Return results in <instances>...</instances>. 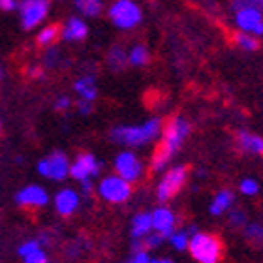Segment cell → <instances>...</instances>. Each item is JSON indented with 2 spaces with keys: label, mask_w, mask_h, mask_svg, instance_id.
Wrapping results in <instances>:
<instances>
[{
  "label": "cell",
  "mask_w": 263,
  "mask_h": 263,
  "mask_svg": "<svg viewBox=\"0 0 263 263\" xmlns=\"http://www.w3.org/2000/svg\"><path fill=\"white\" fill-rule=\"evenodd\" d=\"M190 134V122L184 117H173L170 122L162 128V139H160L158 147L153 153L151 158V171L153 173H160L167 167L171 158L179 153V148L182 147L184 139Z\"/></svg>",
  "instance_id": "1"
},
{
  "label": "cell",
  "mask_w": 263,
  "mask_h": 263,
  "mask_svg": "<svg viewBox=\"0 0 263 263\" xmlns=\"http://www.w3.org/2000/svg\"><path fill=\"white\" fill-rule=\"evenodd\" d=\"M162 121L160 119H148L137 126H117L111 130V139L124 147H141L154 141L162 134Z\"/></svg>",
  "instance_id": "2"
},
{
  "label": "cell",
  "mask_w": 263,
  "mask_h": 263,
  "mask_svg": "<svg viewBox=\"0 0 263 263\" xmlns=\"http://www.w3.org/2000/svg\"><path fill=\"white\" fill-rule=\"evenodd\" d=\"M188 252L197 263H220L224 256V242L214 233L196 231L194 235H190Z\"/></svg>",
  "instance_id": "3"
},
{
  "label": "cell",
  "mask_w": 263,
  "mask_h": 263,
  "mask_svg": "<svg viewBox=\"0 0 263 263\" xmlns=\"http://www.w3.org/2000/svg\"><path fill=\"white\" fill-rule=\"evenodd\" d=\"M96 194L100 196V199H104L109 205H122L130 201L134 186L113 173V175H105L100 179V182L96 184Z\"/></svg>",
  "instance_id": "4"
},
{
  "label": "cell",
  "mask_w": 263,
  "mask_h": 263,
  "mask_svg": "<svg viewBox=\"0 0 263 263\" xmlns=\"http://www.w3.org/2000/svg\"><path fill=\"white\" fill-rule=\"evenodd\" d=\"M188 181V167L186 165H173L165 171L156 186V199L162 205L171 201L177 194L181 192Z\"/></svg>",
  "instance_id": "5"
},
{
  "label": "cell",
  "mask_w": 263,
  "mask_h": 263,
  "mask_svg": "<svg viewBox=\"0 0 263 263\" xmlns=\"http://www.w3.org/2000/svg\"><path fill=\"white\" fill-rule=\"evenodd\" d=\"M36 170H38V173L44 179L62 182L64 179L70 177V160H68V156L64 153L55 151V153L47 154L45 158L40 160Z\"/></svg>",
  "instance_id": "6"
},
{
  "label": "cell",
  "mask_w": 263,
  "mask_h": 263,
  "mask_svg": "<svg viewBox=\"0 0 263 263\" xmlns=\"http://www.w3.org/2000/svg\"><path fill=\"white\" fill-rule=\"evenodd\" d=\"M113 167H115V175H119L121 179L130 182V184L141 181L143 173H145L143 162L139 160V156H137L136 153H132V151H122V153L117 154L115 162H113Z\"/></svg>",
  "instance_id": "7"
},
{
  "label": "cell",
  "mask_w": 263,
  "mask_h": 263,
  "mask_svg": "<svg viewBox=\"0 0 263 263\" xmlns=\"http://www.w3.org/2000/svg\"><path fill=\"white\" fill-rule=\"evenodd\" d=\"M109 17L119 28H134L141 21V10L132 0H117L109 8Z\"/></svg>",
  "instance_id": "8"
},
{
  "label": "cell",
  "mask_w": 263,
  "mask_h": 263,
  "mask_svg": "<svg viewBox=\"0 0 263 263\" xmlns=\"http://www.w3.org/2000/svg\"><path fill=\"white\" fill-rule=\"evenodd\" d=\"M100 171H102V162L90 153L77 154V158L70 164V177L77 182L92 181L94 177L100 175Z\"/></svg>",
  "instance_id": "9"
},
{
  "label": "cell",
  "mask_w": 263,
  "mask_h": 263,
  "mask_svg": "<svg viewBox=\"0 0 263 263\" xmlns=\"http://www.w3.org/2000/svg\"><path fill=\"white\" fill-rule=\"evenodd\" d=\"M151 220H153V231L164 239H167L177 230V222H179L175 211L167 205H158L154 211H151Z\"/></svg>",
  "instance_id": "10"
},
{
  "label": "cell",
  "mask_w": 263,
  "mask_h": 263,
  "mask_svg": "<svg viewBox=\"0 0 263 263\" xmlns=\"http://www.w3.org/2000/svg\"><path fill=\"white\" fill-rule=\"evenodd\" d=\"M19 10H21L23 27L34 28L45 19L47 11H49V2L47 0H23Z\"/></svg>",
  "instance_id": "11"
},
{
  "label": "cell",
  "mask_w": 263,
  "mask_h": 263,
  "mask_svg": "<svg viewBox=\"0 0 263 263\" xmlns=\"http://www.w3.org/2000/svg\"><path fill=\"white\" fill-rule=\"evenodd\" d=\"M15 203L23 209H44L49 203V194L40 184H27L15 194Z\"/></svg>",
  "instance_id": "12"
},
{
  "label": "cell",
  "mask_w": 263,
  "mask_h": 263,
  "mask_svg": "<svg viewBox=\"0 0 263 263\" xmlns=\"http://www.w3.org/2000/svg\"><path fill=\"white\" fill-rule=\"evenodd\" d=\"M235 21H237V27L241 28L242 32L252 34L254 38L256 36H263L261 10H256V8H241V10H237Z\"/></svg>",
  "instance_id": "13"
},
{
  "label": "cell",
  "mask_w": 263,
  "mask_h": 263,
  "mask_svg": "<svg viewBox=\"0 0 263 263\" xmlns=\"http://www.w3.org/2000/svg\"><path fill=\"white\" fill-rule=\"evenodd\" d=\"M53 207L61 216L70 218L71 214H76L81 207V196L73 188H62L53 197Z\"/></svg>",
  "instance_id": "14"
},
{
  "label": "cell",
  "mask_w": 263,
  "mask_h": 263,
  "mask_svg": "<svg viewBox=\"0 0 263 263\" xmlns=\"http://www.w3.org/2000/svg\"><path fill=\"white\" fill-rule=\"evenodd\" d=\"M19 258L23 259V263H49L47 258V252H45V247L38 239H30V241H25L17 250Z\"/></svg>",
  "instance_id": "15"
},
{
  "label": "cell",
  "mask_w": 263,
  "mask_h": 263,
  "mask_svg": "<svg viewBox=\"0 0 263 263\" xmlns=\"http://www.w3.org/2000/svg\"><path fill=\"white\" fill-rule=\"evenodd\" d=\"M148 233H153V220L148 211H141L132 218L130 224V235L132 241H143Z\"/></svg>",
  "instance_id": "16"
},
{
  "label": "cell",
  "mask_w": 263,
  "mask_h": 263,
  "mask_svg": "<svg viewBox=\"0 0 263 263\" xmlns=\"http://www.w3.org/2000/svg\"><path fill=\"white\" fill-rule=\"evenodd\" d=\"M88 34V27L87 23L79 19V17H70L66 21L64 28L61 30V36L66 40V42H81V40L87 38Z\"/></svg>",
  "instance_id": "17"
},
{
  "label": "cell",
  "mask_w": 263,
  "mask_h": 263,
  "mask_svg": "<svg viewBox=\"0 0 263 263\" xmlns=\"http://www.w3.org/2000/svg\"><path fill=\"white\" fill-rule=\"evenodd\" d=\"M233 203H235V196L231 190H220L209 205V213H211V216H222L233 209Z\"/></svg>",
  "instance_id": "18"
},
{
  "label": "cell",
  "mask_w": 263,
  "mask_h": 263,
  "mask_svg": "<svg viewBox=\"0 0 263 263\" xmlns=\"http://www.w3.org/2000/svg\"><path fill=\"white\" fill-rule=\"evenodd\" d=\"M237 141H239V147L248 154H258L263 156V137L258 134H250V132H239L237 136Z\"/></svg>",
  "instance_id": "19"
},
{
  "label": "cell",
  "mask_w": 263,
  "mask_h": 263,
  "mask_svg": "<svg viewBox=\"0 0 263 263\" xmlns=\"http://www.w3.org/2000/svg\"><path fill=\"white\" fill-rule=\"evenodd\" d=\"M73 88H76V92L79 94V98L85 100V102H90V104H92L94 100H96V96H98L96 79H94L92 76H85V77H81V79H77Z\"/></svg>",
  "instance_id": "20"
},
{
  "label": "cell",
  "mask_w": 263,
  "mask_h": 263,
  "mask_svg": "<svg viewBox=\"0 0 263 263\" xmlns=\"http://www.w3.org/2000/svg\"><path fill=\"white\" fill-rule=\"evenodd\" d=\"M242 235L252 247H261L263 245V224L259 222H248L242 228Z\"/></svg>",
  "instance_id": "21"
},
{
  "label": "cell",
  "mask_w": 263,
  "mask_h": 263,
  "mask_svg": "<svg viewBox=\"0 0 263 263\" xmlns=\"http://www.w3.org/2000/svg\"><path fill=\"white\" fill-rule=\"evenodd\" d=\"M59 36H61V27L59 25H49L38 34V44L42 47H53V44H57Z\"/></svg>",
  "instance_id": "22"
},
{
  "label": "cell",
  "mask_w": 263,
  "mask_h": 263,
  "mask_svg": "<svg viewBox=\"0 0 263 263\" xmlns=\"http://www.w3.org/2000/svg\"><path fill=\"white\" fill-rule=\"evenodd\" d=\"M76 8L85 17H96L104 8L102 0H76Z\"/></svg>",
  "instance_id": "23"
},
{
  "label": "cell",
  "mask_w": 263,
  "mask_h": 263,
  "mask_svg": "<svg viewBox=\"0 0 263 263\" xmlns=\"http://www.w3.org/2000/svg\"><path fill=\"white\" fill-rule=\"evenodd\" d=\"M107 64L111 66V70L115 71L124 70V66L128 64V55L124 53V49L122 47H113L107 53Z\"/></svg>",
  "instance_id": "24"
},
{
  "label": "cell",
  "mask_w": 263,
  "mask_h": 263,
  "mask_svg": "<svg viewBox=\"0 0 263 263\" xmlns=\"http://www.w3.org/2000/svg\"><path fill=\"white\" fill-rule=\"evenodd\" d=\"M171 247L175 248L177 252H182V250H188V242H190V231L188 230H175L170 237Z\"/></svg>",
  "instance_id": "25"
},
{
  "label": "cell",
  "mask_w": 263,
  "mask_h": 263,
  "mask_svg": "<svg viewBox=\"0 0 263 263\" xmlns=\"http://www.w3.org/2000/svg\"><path fill=\"white\" fill-rule=\"evenodd\" d=\"M148 61H151V55H148V49L145 45H134L128 53V62L132 66H145Z\"/></svg>",
  "instance_id": "26"
},
{
  "label": "cell",
  "mask_w": 263,
  "mask_h": 263,
  "mask_svg": "<svg viewBox=\"0 0 263 263\" xmlns=\"http://www.w3.org/2000/svg\"><path fill=\"white\" fill-rule=\"evenodd\" d=\"M228 224L231 228H235V230H242L248 224L247 211H242V209H231L230 213H228Z\"/></svg>",
  "instance_id": "27"
},
{
  "label": "cell",
  "mask_w": 263,
  "mask_h": 263,
  "mask_svg": "<svg viewBox=\"0 0 263 263\" xmlns=\"http://www.w3.org/2000/svg\"><path fill=\"white\" fill-rule=\"evenodd\" d=\"M235 44L239 45V47H242V49L247 51H254L259 47V42L256 38H254L252 34H247V32H237L235 34Z\"/></svg>",
  "instance_id": "28"
},
{
  "label": "cell",
  "mask_w": 263,
  "mask_h": 263,
  "mask_svg": "<svg viewBox=\"0 0 263 263\" xmlns=\"http://www.w3.org/2000/svg\"><path fill=\"white\" fill-rule=\"evenodd\" d=\"M259 190H261V186H259V182L256 181V179H242V181L239 182V192H241L242 196L254 197V196H258Z\"/></svg>",
  "instance_id": "29"
},
{
  "label": "cell",
  "mask_w": 263,
  "mask_h": 263,
  "mask_svg": "<svg viewBox=\"0 0 263 263\" xmlns=\"http://www.w3.org/2000/svg\"><path fill=\"white\" fill-rule=\"evenodd\" d=\"M164 241H165L164 237L153 231V233H148V235L141 241V247H143V250H147L148 252V250H153V248H158Z\"/></svg>",
  "instance_id": "30"
},
{
  "label": "cell",
  "mask_w": 263,
  "mask_h": 263,
  "mask_svg": "<svg viewBox=\"0 0 263 263\" xmlns=\"http://www.w3.org/2000/svg\"><path fill=\"white\" fill-rule=\"evenodd\" d=\"M151 261H153V258L148 256L147 250H136V252H132V256L124 263H151Z\"/></svg>",
  "instance_id": "31"
},
{
  "label": "cell",
  "mask_w": 263,
  "mask_h": 263,
  "mask_svg": "<svg viewBox=\"0 0 263 263\" xmlns=\"http://www.w3.org/2000/svg\"><path fill=\"white\" fill-rule=\"evenodd\" d=\"M233 8H235V10H241V8L263 10V0H233Z\"/></svg>",
  "instance_id": "32"
},
{
  "label": "cell",
  "mask_w": 263,
  "mask_h": 263,
  "mask_svg": "<svg viewBox=\"0 0 263 263\" xmlns=\"http://www.w3.org/2000/svg\"><path fill=\"white\" fill-rule=\"evenodd\" d=\"M81 186H79V196H85V197H90L94 194V182L92 181H85V182H79Z\"/></svg>",
  "instance_id": "33"
},
{
  "label": "cell",
  "mask_w": 263,
  "mask_h": 263,
  "mask_svg": "<svg viewBox=\"0 0 263 263\" xmlns=\"http://www.w3.org/2000/svg\"><path fill=\"white\" fill-rule=\"evenodd\" d=\"M59 49L57 47H49V51L45 53V64L47 66H55L57 64V61H59Z\"/></svg>",
  "instance_id": "34"
},
{
  "label": "cell",
  "mask_w": 263,
  "mask_h": 263,
  "mask_svg": "<svg viewBox=\"0 0 263 263\" xmlns=\"http://www.w3.org/2000/svg\"><path fill=\"white\" fill-rule=\"evenodd\" d=\"M94 109V105L90 104V102H85V100H79L77 102V111L81 113V115H90Z\"/></svg>",
  "instance_id": "35"
},
{
  "label": "cell",
  "mask_w": 263,
  "mask_h": 263,
  "mask_svg": "<svg viewBox=\"0 0 263 263\" xmlns=\"http://www.w3.org/2000/svg\"><path fill=\"white\" fill-rule=\"evenodd\" d=\"M71 105V100L68 96H61V98L55 102V109L57 111H66Z\"/></svg>",
  "instance_id": "36"
},
{
  "label": "cell",
  "mask_w": 263,
  "mask_h": 263,
  "mask_svg": "<svg viewBox=\"0 0 263 263\" xmlns=\"http://www.w3.org/2000/svg\"><path fill=\"white\" fill-rule=\"evenodd\" d=\"M0 10H4V11L17 10V0H0Z\"/></svg>",
  "instance_id": "37"
},
{
  "label": "cell",
  "mask_w": 263,
  "mask_h": 263,
  "mask_svg": "<svg viewBox=\"0 0 263 263\" xmlns=\"http://www.w3.org/2000/svg\"><path fill=\"white\" fill-rule=\"evenodd\" d=\"M151 263H175L173 259H170V258H154Z\"/></svg>",
  "instance_id": "38"
},
{
  "label": "cell",
  "mask_w": 263,
  "mask_h": 263,
  "mask_svg": "<svg viewBox=\"0 0 263 263\" xmlns=\"http://www.w3.org/2000/svg\"><path fill=\"white\" fill-rule=\"evenodd\" d=\"M2 76H4V73H2V68H0V79H2Z\"/></svg>",
  "instance_id": "39"
},
{
  "label": "cell",
  "mask_w": 263,
  "mask_h": 263,
  "mask_svg": "<svg viewBox=\"0 0 263 263\" xmlns=\"http://www.w3.org/2000/svg\"><path fill=\"white\" fill-rule=\"evenodd\" d=\"M0 132H2V124H0Z\"/></svg>",
  "instance_id": "40"
}]
</instances>
